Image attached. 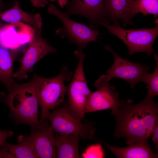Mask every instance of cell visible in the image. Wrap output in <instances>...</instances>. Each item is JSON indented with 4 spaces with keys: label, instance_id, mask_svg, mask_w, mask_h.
<instances>
[{
    "label": "cell",
    "instance_id": "cell-1",
    "mask_svg": "<svg viewBox=\"0 0 158 158\" xmlns=\"http://www.w3.org/2000/svg\"><path fill=\"white\" fill-rule=\"evenodd\" d=\"M120 100L119 108L111 112L116 125L114 133L118 138H126L128 145L147 141L158 124V106L152 99L146 97L140 102Z\"/></svg>",
    "mask_w": 158,
    "mask_h": 158
},
{
    "label": "cell",
    "instance_id": "cell-2",
    "mask_svg": "<svg viewBox=\"0 0 158 158\" xmlns=\"http://www.w3.org/2000/svg\"><path fill=\"white\" fill-rule=\"evenodd\" d=\"M8 91L7 95L0 93V100L9 107L11 116L18 122L30 125L32 128L39 126V105L32 80L25 83H16Z\"/></svg>",
    "mask_w": 158,
    "mask_h": 158
},
{
    "label": "cell",
    "instance_id": "cell-3",
    "mask_svg": "<svg viewBox=\"0 0 158 158\" xmlns=\"http://www.w3.org/2000/svg\"><path fill=\"white\" fill-rule=\"evenodd\" d=\"M72 75V73L63 65L61 72L54 77L44 78L33 75L31 80L41 108L39 123L46 119L50 110L54 109L62 102L66 92L65 83L70 80Z\"/></svg>",
    "mask_w": 158,
    "mask_h": 158
},
{
    "label": "cell",
    "instance_id": "cell-4",
    "mask_svg": "<svg viewBox=\"0 0 158 158\" xmlns=\"http://www.w3.org/2000/svg\"><path fill=\"white\" fill-rule=\"evenodd\" d=\"M46 119L54 131L61 135H75L83 139L93 138L95 128L91 123H84L72 110L68 103L49 112Z\"/></svg>",
    "mask_w": 158,
    "mask_h": 158
},
{
    "label": "cell",
    "instance_id": "cell-5",
    "mask_svg": "<svg viewBox=\"0 0 158 158\" xmlns=\"http://www.w3.org/2000/svg\"><path fill=\"white\" fill-rule=\"evenodd\" d=\"M152 28L126 30L119 25H112L102 23L101 25L106 28L108 32L121 40L128 48V54L132 55L138 52H145L150 56L154 53L152 46L158 35V24Z\"/></svg>",
    "mask_w": 158,
    "mask_h": 158
},
{
    "label": "cell",
    "instance_id": "cell-6",
    "mask_svg": "<svg viewBox=\"0 0 158 158\" xmlns=\"http://www.w3.org/2000/svg\"><path fill=\"white\" fill-rule=\"evenodd\" d=\"M48 12L58 18L63 26L55 32L62 38L67 37L70 43L75 44L79 50H83L89 42L95 41L99 33L97 30L71 19L69 16L56 6L49 4Z\"/></svg>",
    "mask_w": 158,
    "mask_h": 158
},
{
    "label": "cell",
    "instance_id": "cell-7",
    "mask_svg": "<svg viewBox=\"0 0 158 158\" xmlns=\"http://www.w3.org/2000/svg\"><path fill=\"white\" fill-rule=\"evenodd\" d=\"M104 47L113 54L114 61L112 66L107 70L106 74L100 76L96 83H109L112 78H118L127 81L133 88L138 83L143 82L148 73L149 66L123 58L114 52L109 45H104Z\"/></svg>",
    "mask_w": 158,
    "mask_h": 158
},
{
    "label": "cell",
    "instance_id": "cell-8",
    "mask_svg": "<svg viewBox=\"0 0 158 158\" xmlns=\"http://www.w3.org/2000/svg\"><path fill=\"white\" fill-rule=\"evenodd\" d=\"M78 63L72 80L67 86L66 94L68 104L72 110L82 120L85 114V108L87 99L92 92L85 78L83 67L85 55L82 50L75 52Z\"/></svg>",
    "mask_w": 158,
    "mask_h": 158
},
{
    "label": "cell",
    "instance_id": "cell-9",
    "mask_svg": "<svg viewBox=\"0 0 158 158\" xmlns=\"http://www.w3.org/2000/svg\"><path fill=\"white\" fill-rule=\"evenodd\" d=\"M40 124L38 127L32 128L29 134L18 136V142L28 146L37 158H56L54 131L47 119Z\"/></svg>",
    "mask_w": 158,
    "mask_h": 158
},
{
    "label": "cell",
    "instance_id": "cell-10",
    "mask_svg": "<svg viewBox=\"0 0 158 158\" xmlns=\"http://www.w3.org/2000/svg\"><path fill=\"white\" fill-rule=\"evenodd\" d=\"M42 29L35 30L34 35L28 43L27 50L19 60L20 64L19 69L13 73V78L18 80L27 79L28 73L32 71L34 65L38 61L48 54L56 52V49L42 36Z\"/></svg>",
    "mask_w": 158,
    "mask_h": 158
},
{
    "label": "cell",
    "instance_id": "cell-11",
    "mask_svg": "<svg viewBox=\"0 0 158 158\" xmlns=\"http://www.w3.org/2000/svg\"><path fill=\"white\" fill-rule=\"evenodd\" d=\"M65 7L66 15L85 18L89 20L91 28L97 27L102 23H109L105 18L104 0H71Z\"/></svg>",
    "mask_w": 158,
    "mask_h": 158
},
{
    "label": "cell",
    "instance_id": "cell-12",
    "mask_svg": "<svg viewBox=\"0 0 158 158\" xmlns=\"http://www.w3.org/2000/svg\"><path fill=\"white\" fill-rule=\"evenodd\" d=\"M109 83H95L98 90L89 96L85 107V113L110 109L113 112L118 109L120 103L119 93L115 87Z\"/></svg>",
    "mask_w": 158,
    "mask_h": 158
},
{
    "label": "cell",
    "instance_id": "cell-13",
    "mask_svg": "<svg viewBox=\"0 0 158 158\" xmlns=\"http://www.w3.org/2000/svg\"><path fill=\"white\" fill-rule=\"evenodd\" d=\"M35 30L25 23H10L0 27V46L12 49H18L32 38Z\"/></svg>",
    "mask_w": 158,
    "mask_h": 158
},
{
    "label": "cell",
    "instance_id": "cell-14",
    "mask_svg": "<svg viewBox=\"0 0 158 158\" xmlns=\"http://www.w3.org/2000/svg\"><path fill=\"white\" fill-rule=\"evenodd\" d=\"M0 18L9 23H23L35 30L42 29L43 25L42 18L39 13L30 14L20 8V3L17 1L10 9L0 13Z\"/></svg>",
    "mask_w": 158,
    "mask_h": 158
},
{
    "label": "cell",
    "instance_id": "cell-15",
    "mask_svg": "<svg viewBox=\"0 0 158 158\" xmlns=\"http://www.w3.org/2000/svg\"><path fill=\"white\" fill-rule=\"evenodd\" d=\"M133 0H104L105 16L107 20L119 25L118 20L123 21L124 26L132 24L130 10Z\"/></svg>",
    "mask_w": 158,
    "mask_h": 158
},
{
    "label": "cell",
    "instance_id": "cell-16",
    "mask_svg": "<svg viewBox=\"0 0 158 158\" xmlns=\"http://www.w3.org/2000/svg\"><path fill=\"white\" fill-rule=\"evenodd\" d=\"M111 152L119 158H156L158 154L154 153L148 141L134 143L126 147H120L110 145L101 140Z\"/></svg>",
    "mask_w": 158,
    "mask_h": 158
},
{
    "label": "cell",
    "instance_id": "cell-17",
    "mask_svg": "<svg viewBox=\"0 0 158 158\" xmlns=\"http://www.w3.org/2000/svg\"><path fill=\"white\" fill-rule=\"evenodd\" d=\"M19 49H12L0 46V82L8 90L16 83L12 75L15 59Z\"/></svg>",
    "mask_w": 158,
    "mask_h": 158
},
{
    "label": "cell",
    "instance_id": "cell-18",
    "mask_svg": "<svg viewBox=\"0 0 158 158\" xmlns=\"http://www.w3.org/2000/svg\"><path fill=\"white\" fill-rule=\"evenodd\" d=\"M81 138L75 135H55L56 158H80L79 142Z\"/></svg>",
    "mask_w": 158,
    "mask_h": 158
},
{
    "label": "cell",
    "instance_id": "cell-19",
    "mask_svg": "<svg viewBox=\"0 0 158 158\" xmlns=\"http://www.w3.org/2000/svg\"><path fill=\"white\" fill-rule=\"evenodd\" d=\"M138 13L157 16L158 0H133L130 10L131 18Z\"/></svg>",
    "mask_w": 158,
    "mask_h": 158
},
{
    "label": "cell",
    "instance_id": "cell-20",
    "mask_svg": "<svg viewBox=\"0 0 158 158\" xmlns=\"http://www.w3.org/2000/svg\"><path fill=\"white\" fill-rule=\"evenodd\" d=\"M18 143L14 145L5 141L1 146L6 149L13 158H37L34 151L27 145L21 143Z\"/></svg>",
    "mask_w": 158,
    "mask_h": 158
},
{
    "label": "cell",
    "instance_id": "cell-21",
    "mask_svg": "<svg viewBox=\"0 0 158 158\" xmlns=\"http://www.w3.org/2000/svg\"><path fill=\"white\" fill-rule=\"evenodd\" d=\"M154 58L156 61V66L152 73H148L145 76L142 82L147 84V97L153 99L158 95V57L154 53Z\"/></svg>",
    "mask_w": 158,
    "mask_h": 158
},
{
    "label": "cell",
    "instance_id": "cell-22",
    "mask_svg": "<svg viewBox=\"0 0 158 158\" xmlns=\"http://www.w3.org/2000/svg\"><path fill=\"white\" fill-rule=\"evenodd\" d=\"M84 158H104V154L102 147L100 144L93 145L88 147L82 154Z\"/></svg>",
    "mask_w": 158,
    "mask_h": 158
},
{
    "label": "cell",
    "instance_id": "cell-23",
    "mask_svg": "<svg viewBox=\"0 0 158 158\" xmlns=\"http://www.w3.org/2000/svg\"><path fill=\"white\" fill-rule=\"evenodd\" d=\"M13 135V133L11 131L0 130V148L6 139Z\"/></svg>",
    "mask_w": 158,
    "mask_h": 158
},
{
    "label": "cell",
    "instance_id": "cell-24",
    "mask_svg": "<svg viewBox=\"0 0 158 158\" xmlns=\"http://www.w3.org/2000/svg\"><path fill=\"white\" fill-rule=\"evenodd\" d=\"M16 1L17 0H16ZM32 5L37 8H43L49 3L50 0H30Z\"/></svg>",
    "mask_w": 158,
    "mask_h": 158
},
{
    "label": "cell",
    "instance_id": "cell-25",
    "mask_svg": "<svg viewBox=\"0 0 158 158\" xmlns=\"http://www.w3.org/2000/svg\"><path fill=\"white\" fill-rule=\"evenodd\" d=\"M152 140L155 144L154 148L158 150V124L156 126L152 134Z\"/></svg>",
    "mask_w": 158,
    "mask_h": 158
},
{
    "label": "cell",
    "instance_id": "cell-26",
    "mask_svg": "<svg viewBox=\"0 0 158 158\" xmlns=\"http://www.w3.org/2000/svg\"><path fill=\"white\" fill-rule=\"evenodd\" d=\"M57 1L61 8H63L65 7L68 2V0H58Z\"/></svg>",
    "mask_w": 158,
    "mask_h": 158
},
{
    "label": "cell",
    "instance_id": "cell-27",
    "mask_svg": "<svg viewBox=\"0 0 158 158\" xmlns=\"http://www.w3.org/2000/svg\"><path fill=\"white\" fill-rule=\"evenodd\" d=\"M4 4L2 0H0V11L3 8Z\"/></svg>",
    "mask_w": 158,
    "mask_h": 158
},
{
    "label": "cell",
    "instance_id": "cell-28",
    "mask_svg": "<svg viewBox=\"0 0 158 158\" xmlns=\"http://www.w3.org/2000/svg\"><path fill=\"white\" fill-rule=\"evenodd\" d=\"M57 0H50L49 1L53 2H55V1H57Z\"/></svg>",
    "mask_w": 158,
    "mask_h": 158
}]
</instances>
